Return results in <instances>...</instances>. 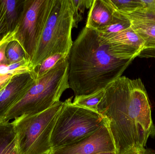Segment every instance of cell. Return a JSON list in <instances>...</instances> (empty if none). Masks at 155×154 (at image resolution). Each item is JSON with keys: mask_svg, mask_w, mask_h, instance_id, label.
I'll return each mask as SVG.
<instances>
[{"mask_svg": "<svg viewBox=\"0 0 155 154\" xmlns=\"http://www.w3.org/2000/svg\"><path fill=\"white\" fill-rule=\"evenodd\" d=\"M62 53H56L48 57L35 68L33 75L35 80L41 78L54 68L60 61L68 58Z\"/></svg>", "mask_w": 155, "mask_h": 154, "instance_id": "cell-16", "label": "cell"}, {"mask_svg": "<svg viewBox=\"0 0 155 154\" xmlns=\"http://www.w3.org/2000/svg\"><path fill=\"white\" fill-rule=\"evenodd\" d=\"M9 42H7L0 46V65L8 64V60L6 56V50Z\"/></svg>", "mask_w": 155, "mask_h": 154, "instance_id": "cell-26", "label": "cell"}, {"mask_svg": "<svg viewBox=\"0 0 155 154\" xmlns=\"http://www.w3.org/2000/svg\"><path fill=\"white\" fill-rule=\"evenodd\" d=\"M115 10L109 0H94L87 15L85 27L101 30L109 25L114 16Z\"/></svg>", "mask_w": 155, "mask_h": 154, "instance_id": "cell-11", "label": "cell"}, {"mask_svg": "<svg viewBox=\"0 0 155 154\" xmlns=\"http://www.w3.org/2000/svg\"><path fill=\"white\" fill-rule=\"evenodd\" d=\"M104 93L105 90L103 89L90 95L76 96L72 104L74 105L97 112V106L103 99Z\"/></svg>", "mask_w": 155, "mask_h": 154, "instance_id": "cell-13", "label": "cell"}, {"mask_svg": "<svg viewBox=\"0 0 155 154\" xmlns=\"http://www.w3.org/2000/svg\"><path fill=\"white\" fill-rule=\"evenodd\" d=\"M122 14L129 20L131 28L143 40L144 50L155 49V17L138 13Z\"/></svg>", "mask_w": 155, "mask_h": 154, "instance_id": "cell-10", "label": "cell"}, {"mask_svg": "<svg viewBox=\"0 0 155 154\" xmlns=\"http://www.w3.org/2000/svg\"><path fill=\"white\" fill-rule=\"evenodd\" d=\"M54 2V0L23 1L15 40L20 43L25 58L31 62Z\"/></svg>", "mask_w": 155, "mask_h": 154, "instance_id": "cell-7", "label": "cell"}, {"mask_svg": "<svg viewBox=\"0 0 155 154\" xmlns=\"http://www.w3.org/2000/svg\"><path fill=\"white\" fill-rule=\"evenodd\" d=\"M121 154H145V148L132 147Z\"/></svg>", "mask_w": 155, "mask_h": 154, "instance_id": "cell-29", "label": "cell"}, {"mask_svg": "<svg viewBox=\"0 0 155 154\" xmlns=\"http://www.w3.org/2000/svg\"><path fill=\"white\" fill-rule=\"evenodd\" d=\"M140 58H155V49H147L143 50L138 56Z\"/></svg>", "mask_w": 155, "mask_h": 154, "instance_id": "cell-28", "label": "cell"}, {"mask_svg": "<svg viewBox=\"0 0 155 154\" xmlns=\"http://www.w3.org/2000/svg\"><path fill=\"white\" fill-rule=\"evenodd\" d=\"M6 56L8 64L15 63L26 58L21 46L15 40L8 43L6 49Z\"/></svg>", "mask_w": 155, "mask_h": 154, "instance_id": "cell-21", "label": "cell"}, {"mask_svg": "<svg viewBox=\"0 0 155 154\" xmlns=\"http://www.w3.org/2000/svg\"><path fill=\"white\" fill-rule=\"evenodd\" d=\"M35 81L31 73L21 74L14 78L7 87L0 93V120L28 92Z\"/></svg>", "mask_w": 155, "mask_h": 154, "instance_id": "cell-9", "label": "cell"}, {"mask_svg": "<svg viewBox=\"0 0 155 154\" xmlns=\"http://www.w3.org/2000/svg\"><path fill=\"white\" fill-rule=\"evenodd\" d=\"M16 32H17V26H16L13 30L10 31L4 36L0 37V46L7 42L12 41L15 40V36Z\"/></svg>", "mask_w": 155, "mask_h": 154, "instance_id": "cell-25", "label": "cell"}, {"mask_svg": "<svg viewBox=\"0 0 155 154\" xmlns=\"http://www.w3.org/2000/svg\"><path fill=\"white\" fill-rule=\"evenodd\" d=\"M96 154H117L116 152H105L100 153H97Z\"/></svg>", "mask_w": 155, "mask_h": 154, "instance_id": "cell-31", "label": "cell"}, {"mask_svg": "<svg viewBox=\"0 0 155 154\" xmlns=\"http://www.w3.org/2000/svg\"><path fill=\"white\" fill-rule=\"evenodd\" d=\"M105 152L116 153L113 138L106 124L87 138L69 145L53 149L50 154H96Z\"/></svg>", "mask_w": 155, "mask_h": 154, "instance_id": "cell-8", "label": "cell"}, {"mask_svg": "<svg viewBox=\"0 0 155 154\" xmlns=\"http://www.w3.org/2000/svg\"><path fill=\"white\" fill-rule=\"evenodd\" d=\"M2 154H19L16 137L15 140L5 150Z\"/></svg>", "mask_w": 155, "mask_h": 154, "instance_id": "cell-27", "label": "cell"}, {"mask_svg": "<svg viewBox=\"0 0 155 154\" xmlns=\"http://www.w3.org/2000/svg\"><path fill=\"white\" fill-rule=\"evenodd\" d=\"M145 154H155V150L152 149H145Z\"/></svg>", "mask_w": 155, "mask_h": 154, "instance_id": "cell-30", "label": "cell"}, {"mask_svg": "<svg viewBox=\"0 0 155 154\" xmlns=\"http://www.w3.org/2000/svg\"><path fill=\"white\" fill-rule=\"evenodd\" d=\"M68 72V57L60 61L46 75L35 80L28 92L9 109L0 123L39 114L60 102L64 92L70 88Z\"/></svg>", "mask_w": 155, "mask_h": 154, "instance_id": "cell-3", "label": "cell"}, {"mask_svg": "<svg viewBox=\"0 0 155 154\" xmlns=\"http://www.w3.org/2000/svg\"><path fill=\"white\" fill-rule=\"evenodd\" d=\"M73 13V28H77L86 9L91 8L93 0H70Z\"/></svg>", "mask_w": 155, "mask_h": 154, "instance_id": "cell-20", "label": "cell"}, {"mask_svg": "<svg viewBox=\"0 0 155 154\" xmlns=\"http://www.w3.org/2000/svg\"><path fill=\"white\" fill-rule=\"evenodd\" d=\"M34 69L31 62L25 58L22 60L12 64L0 65V75L12 73L17 75L27 73H33Z\"/></svg>", "mask_w": 155, "mask_h": 154, "instance_id": "cell-15", "label": "cell"}, {"mask_svg": "<svg viewBox=\"0 0 155 154\" xmlns=\"http://www.w3.org/2000/svg\"><path fill=\"white\" fill-rule=\"evenodd\" d=\"M16 133L12 122L0 123V154L15 140Z\"/></svg>", "mask_w": 155, "mask_h": 154, "instance_id": "cell-18", "label": "cell"}, {"mask_svg": "<svg viewBox=\"0 0 155 154\" xmlns=\"http://www.w3.org/2000/svg\"><path fill=\"white\" fill-rule=\"evenodd\" d=\"M72 97L64 102L51 137L53 149L79 142L106 124L97 112L74 105Z\"/></svg>", "mask_w": 155, "mask_h": 154, "instance_id": "cell-5", "label": "cell"}, {"mask_svg": "<svg viewBox=\"0 0 155 154\" xmlns=\"http://www.w3.org/2000/svg\"><path fill=\"white\" fill-rule=\"evenodd\" d=\"M4 0H0V37L9 32Z\"/></svg>", "mask_w": 155, "mask_h": 154, "instance_id": "cell-22", "label": "cell"}, {"mask_svg": "<svg viewBox=\"0 0 155 154\" xmlns=\"http://www.w3.org/2000/svg\"><path fill=\"white\" fill-rule=\"evenodd\" d=\"M69 88L75 96L105 89L133 60L120 58L97 31L85 27L68 56Z\"/></svg>", "mask_w": 155, "mask_h": 154, "instance_id": "cell-2", "label": "cell"}, {"mask_svg": "<svg viewBox=\"0 0 155 154\" xmlns=\"http://www.w3.org/2000/svg\"><path fill=\"white\" fill-rule=\"evenodd\" d=\"M63 105L60 101L41 113L20 117L12 121L19 154H50L52 133Z\"/></svg>", "mask_w": 155, "mask_h": 154, "instance_id": "cell-6", "label": "cell"}, {"mask_svg": "<svg viewBox=\"0 0 155 154\" xmlns=\"http://www.w3.org/2000/svg\"><path fill=\"white\" fill-rule=\"evenodd\" d=\"M17 75L15 73L0 75V93H2Z\"/></svg>", "mask_w": 155, "mask_h": 154, "instance_id": "cell-24", "label": "cell"}, {"mask_svg": "<svg viewBox=\"0 0 155 154\" xmlns=\"http://www.w3.org/2000/svg\"><path fill=\"white\" fill-rule=\"evenodd\" d=\"M73 22L70 0H54L32 60L35 68L56 53L69 56L73 44L71 35Z\"/></svg>", "mask_w": 155, "mask_h": 154, "instance_id": "cell-4", "label": "cell"}, {"mask_svg": "<svg viewBox=\"0 0 155 154\" xmlns=\"http://www.w3.org/2000/svg\"><path fill=\"white\" fill-rule=\"evenodd\" d=\"M23 1L4 0L6 19L10 31L13 30L18 23Z\"/></svg>", "mask_w": 155, "mask_h": 154, "instance_id": "cell-14", "label": "cell"}, {"mask_svg": "<svg viewBox=\"0 0 155 154\" xmlns=\"http://www.w3.org/2000/svg\"><path fill=\"white\" fill-rule=\"evenodd\" d=\"M116 11L121 14L139 13L144 9L141 0H109Z\"/></svg>", "mask_w": 155, "mask_h": 154, "instance_id": "cell-17", "label": "cell"}, {"mask_svg": "<svg viewBox=\"0 0 155 154\" xmlns=\"http://www.w3.org/2000/svg\"><path fill=\"white\" fill-rule=\"evenodd\" d=\"M97 112L104 118L117 154L132 147L145 148L155 136L151 104L141 79L119 77L105 88Z\"/></svg>", "mask_w": 155, "mask_h": 154, "instance_id": "cell-1", "label": "cell"}, {"mask_svg": "<svg viewBox=\"0 0 155 154\" xmlns=\"http://www.w3.org/2000/svg\"><path fill=\"white\" fill-rule=\"evenodd\" d=\"M130 22L123 14L116 11L114 19L110 24L98 33L103 35L114 34L125 30L130 27Z\"/></svg>", "mask_w": 155, "mask_h": 154, "instance_id": "cell-19", "label": "cell"}, {"mask_svg": "<svg viewBox=\"0 0 155 154\" xmlns=\"http://www.w3.org/2000/svg\"><path fill=\"white\" fill-rule=\"evenodd\" d=\"M144 9L138 13L146 14L155 17V0H141Z\"/></svg>", "mask_w": 155, "mask_h": 154, "instance_id": "cell-23", "label": "cell"}, {"mask_svg": "<svg viewBox=\"0 0 155 154\" xmlns=\"http://www.w3.org/2000/svg\"><path fill=\"white\" fill-rule=\"evenodd\" d=\"M99 34L109 44L119 47L135 57H138L141 52L144 50L143 41L131 26L114 34Z\"/></svg>", "mask_w": 155, "mask_h": 154, "instance_id": "cell-12", "label": "cell"}]
</instances>
